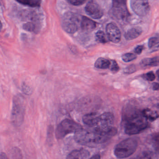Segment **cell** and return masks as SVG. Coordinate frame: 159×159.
<instances>
[{
    "mask_svg": "<svg viewBox=\"0 0 159 159\" xmlns=\"http://www.w3.org/2000/svg\"><path fill=\"white\" fill-rule=\"evenodd\" d=\"M74 139L80 145L95 147L105 143L111 138L94 130L89 131L81 128L75 133Z\"/></svg>",
    "mask_w": 159,
    "mask_h": 159,
    "instance_id": "obj_1",
    "label": "cell"
},
{
    "mask_svg": "<svg viewBox=\"0 0 159 159\" xmlns=\"http://www.w3.org/2000/svg\"><path fill=\"white\" fill-rule=\"evenodd\" d=\"M128 116L125 125V132L127 134H139L148 126V120L142 115L141 111H135Z\"/></svg>",
    "mask_w": 159,
    "mask_h": 159,
    "instance_id": "obj_2",
    "label": "cell"
},
{
    "mask_svg": "<svg viewBox=\"0 0 159 159\" xmlns=\"http://www.w3.org/2000/svg\"><path fill=\"white\" fill-rule=\"evenodd\" d=\"M138 147L136 139L128 138L119 143L114 149L115 156L119 159L127 158L134 153Z\"/></svg>",
    "mask_w": 159,
    "mask_h": 159,
    "instance_id": "obj_3",
    "label": "cell"
},
{
    "mask_svg": "<svg viewBox=\"0 0 159 159\" xmlns=\"http://www.w3.org/2000/svg\"><path fill=\"white\" fill-rule=\"evenodd\" d=\"M25 100L21 95L16 96L13 100L11 120L16 126L21 125L24 121L25 114Z\"/></svg>",
    "mask_w": 159,
    "mask_h": 159,
    "instance_id": "obj_4",
    "label": "cell"
},
{
    "mask_svg": "<svg viewBox=\"0 0 159 159\" xmlns=\"http://www.w3.org/2000/svg\"><path fill=\"white\" fill-rule=\"evenodd\" d=\"M81 128V125L78 123L70 119H65L57 125L56 130V137L57 139H62L67 135L75 133Z\"/></svg>",
    "mask_w": 159,
    "mask_h": 159,
    "instance_id": "obj_5",
    "label": "cell"
},
{
    "mask_svg": "<svg viewBox=\"0 0 159 159\" xmlns=\"http://www.w3.org/2000/svg\"><path fill=\"white\" fill-rule=\"evenodd\" d=\"M80 19L77 14L68 12L65 13L62 18V27L67 33L74 34L79 29Z\"/></svg>",
    "mask_w": 159,
    "mask_h": 159,
    "instance_id": "obj_6",
    "label": "cell"
},
{
    "mask_svg": "<svg viewBox=\"0 0 159 159\" xmlns=\"http://www.w3.org/2000/svg\"><path fill=\"white\" fill-rule=\"evenodd\" d=\"M111 13L114 18L125 20L129 17L130 13L127 10L125 1H113Z\"/></svg>",
    "mask_w": 159,
    "mask_h": 159,
    "instance_id": "obj_7",
    "label": "cell"
},
{
    "mask_svg": "<svg viewBox=\"0 0 159 159\" xmlns=\"http://www.w3.org/2000/svg\"><path fill=\"white\" fill-rule=\"evenodd\" d=\"M131 7L133 11L140 17L147 16L150 9L148 2L141 0L131 1Z\"/></svg>",
    "mask_w": 159,
    "mask_h": 159,
    "instance_id": "obj_8",
    "label": "cell"
},
{
    "mask_svg": "<svg viewBox=\"0 0 159 159\" xmlns=\"http://www.w3.org/2000/svg\"><path fill=\"white\" fill-rule=\"evenodd\" d=\"M85 11L88 16L95 19H99L103 16V11L99 4L94 1L88 2L85 7Z\"/></svg>",
    "mask_w": 159,
    "mask_h": 159,
    "instance_id": "obj_9",
    "label": "cell"
},
{
    "mask_svg": "<svg viewBox=\"0 0 159 159\" xmlns=\"http://www.w3.org/2000/svg\"><path fill=\"white\" fill-rule=\"evenodd\" d=\"M106 32L108 39L113 43L120 42L121 38L120 30L113 23H109L106 26Z\"/></svg>",
    "mask_w": 159,
    "mask_h": 159,
    "instance_id": "obj_10",
    "label": "cell"
},
{
    "mask_svg": "<svg viewBox=\"0 0 159 159\" xmlns=\"http://www.w3.org/2000/svg\"><path fill=\"white\" fill-rule=\"evenodd\" d=\"M20 15L23 20L25 21L28 20L31 21L29 22L40 24V16L36 11L33 10H25L22 11Z\"/></svg>",
    "mask_w": 159,
    "mask_h": 159,
    "instance_id": "obj_11",
    "label": "cell"
},
{
    "mask_svg": "<svg viewBox=\"0 0 159 159\" xmlns=\"http://www.w3.org/2000/svg\"><path fill=\"white\" fill-rule=\"evenodd\" d=\"M90 156L89 151L85 149L75 150L69 153L66 159H88Z\"/></svg>",
    "mask_w": 159,
    "mask_h": 159,
    "instance_id": "obj_12",
    "label": "cell"
},
{
    "mask_svg": "<svg viewBox=\"0 0 159 159\" xmlns=\"http://www.w3.org/2000/svg\"><path fill=\"white\" fill-rule=\"evenodd\" d=\"M82 30L87 32H91L96 28L97 24L95 21L85 16L82 17L80 23Z\"/></svg>",
    "mask_w": 159,
    "mask_h": 159,
    "instance_id": "obj_13",
    "label": "cell"
},
{
    "mask_svg": "<svg viewBox=\"0 0 159 159\" xmlns=\"http://www.w3.org/2000/svg\"><path fill=\"white\" fill-rule=\"evenodd\" d=\"M158 65H159V57L158 56L152 57V58H144L140 61L139 63L140 67L143 69L157 66Z\"/></svg>",
    "mask_w": 159,
    "mask_h": 159,
    "instance_id": "obj_14",
    "label": "cell"
},
{
    "mask_svg": "<svg viewBox=\"0 0 159 159\" xmlns=\"http://www.w3.org/2000/svg\"><path fill=\"white\" fill-rule=\"evenodd\" d=\"M98 116V115L95 112L87 113L83 117V121L84 124L93 128L96 123Z\"/></svg>",
    "mask_w": 159,
    "mask_h": 159,
    "instance_id": "obj_15",
    "label": "cell"
},
{
    "mask_svg": "<svg viewBox=\"0 0 159 159\" xmlns=\"http://www.w3.org/2000/svg\"><path fill=\"white\" fill-rule=\"evenodd\" d=\"M142 32L141 28L134 27L130 29L125 34V38L127 40H132L138 38Z\"/></svg>",
    "mask_w": 159,
    "mask_h": 159,
    "instance_id": "obj_16",
    "label": "cell"
},
{
    "mask_svg": "<svg viewBox=\"0 0 159 159\" xmlns=\"http://www.w3.org/2000/svg\"><path fill=\"white\" fill-rule=\"evenodd\" d=\"M23 28L26 31L38 33L40 30L41 25L39 24L32 22H27L23 25Z\"/></svg>",
    "mask_w": 159,
    "mask_h": 159,
    "instance_id": "obj_17",
    "label": "cell"
},
{
    "mask_svg": "<svg viewBox=\"0 0 159 159\" xmlns=\"http://www.w3.org/2000/svg\"><path fill=\"white\" fill-rule=\"evenodd\" d=\"M94 66L98 69H107L110 67L111 61L103 57H99L97 59Z\"/></svg>",
    "mask_w": 159,
    "mask_h": 159,
    "instance_id": "obj_18",
    "label": "cell"
},
{
    "mask_svg": "<svg viewBox=\"0 0 159 159\" xmlns=\"http://www.w3.org/2000/svg\"><path fill=\"white\" fill-rule=\"evenodd\" d=\"M141 113L148 120H150L151 121L155 120L159 116L158 113L156 111H152V110L148 108L143 110L141 111Z\"/></svg>",
    "mask_w": 159,
    "mask_h": 159,
    "instance_id": "obj_19",
    "label": "cell"
},
{
    "mask_svg": "<svg viewBox=\"0 0 159 159\" xmlns=\"http://www.w3.org/2000/svg\"><path fill=\"white\" fill-rule=\"evenodd\" d=\"M17 2L23 5L30 7H39L40 6L41 1L38 0H30V1H17Z\"/></svg>",
    "mask_w": 159,
    "mask_h": 159,
    "instance_id": "obj_20",
    "label": "cell"
},
{
    "mask_svg": "<svg viewBox=\"0 0 159 159\" xmlns=\"http://www.w3.org/2000/svg\"><path fill=\"white\" fill-rule=\"evenodd\" d=\"M95 37L96 40L99 43L105 44L108 42L106 34L102 30H98L97 31L96 33Z\"/></svg>",
    "mask_w": 159,
    "mask_h": 159,
    "instance_id": "obj_21",
    "label": "cell"
},
{
    "mask_svg": "<svg viewBox=\"0 0 159 159\" xmlns=\"http://www.w3.org/2000/svg\"><path fill=\"white\" fill-rule=\"evenodd\" d=\"M137 56L134 54L132 53H127L123 55L122 56V59L124 62L128 63V62H131L133 60L136 59Z\"/></svg>",
    "mask_w": 159,
    "mask_h": 159,
    "instance_id": "obj_22",
    "label": "cell"
},
{
    "mask_svg": "<svg viewBox=\"0 0 159 159\" xmlns=\"http://www.w3.org/2000/svg\"><path fill=\"white\" fill-rule=\"evenodd\" d=\"M142 77L144 80L150 82L153 81L156 78L155 74L152 71H149L146 74H143Z\"/></svg>",
    "mask_w": 159,
    "mask_h": 159,
    "instance_id": "obj_23",
    "label": "cell"
},
{
    "mask_svg": "<svg viewBox=\"0 0 159 159\" xmlns=\"http://www.w3.org/2000/svg\"><path fill=\"white\" fill-rule=\"evenodd\" d=\"M158 44H159V38L157 37H152L149 39L148 45L150 49H152L153 47H155L156 45L158 46Z\"/></svg>",
    "mask_w": 159,
    "mask_h": 159,
    "instance_id": "obj_24",
    "label": "cell"
},
{
    "mask_svg": "<svg viewBox=\"0 0 159 159\" xmlns=\"http://www.w3.org/2000/svg\"><path fill=\"white\" fill-rule=\"evenodd\" d=\"M136 71V67L134 65H131L126 67L124 70V73L126 74H131Z\"/></svg>",
    "mask_w": 159,
    "mask_h": 159,
    "instance_id": "obj_25",
    "label": "cell"
},
{
    "mask_svg": "<svg viewBox=\"0 0 159 159\" xmlns=\"http://www.w3.org/2000/svg\"><path fill=\"white\" fill-rule=\"evenodd\" d=\"M110 67L111 70L113 73H116L120 70L119 65L117 64V62L114 60L111 61V66Z\"/></svg>",
    "mask_w": 159,
    "mask_h": 159,
    "instance_id": "obj_26",
    "label": "cell"
},
{
    "mask_svg": "<svg viewBox=\"0 0 159 159\" xmlns=\"http://www.w3.org/2000/svg\"><path fill=\"white\" fill-rule=\"evenodd\" d=\"M133 159H152V158L148 153L146 152H143L139 154Z\"/></svg>",
    "mask_w": 159,
    "mask_h": 159,
    "instance_id": "obj_27",
    "label": "cell"
},
{
    "mask_svg": "<svg viewBox=\"0 0 159 159\" xmlns=\"http://www.w3.org/2000/svg\"><path fill=\"white\" fill-rule=\"evenodd\" d=\"M68 2L69 3L71 4V5H74V6H80V5H83L84 3H85V1H68Z\"/></svg>",
    "mask_w": 159,
    "mask_h": 159,
    "instance_id": "obj_28",
    "label": "cell"
},
{
    "mask_svg": "<svg viewBox=\"0 0 159 159\" xmlns=\"http://www.w3.org/2000/svg\"><path fill=\"white\" fill-rule=\"evenodd\" d=\"M144 49V46L143 45H138L134 49V52L136 54L140 55L143 52Z\"/></svg>",
    "mask_w": 159,
    "mask_h": 159,
    "instance_id": "obj_29",
    "label": "cell"
},
{
    "mask_svg": "<svg viewBox=\"0 0 159 159\" xmlns=\"http://www.w3.org/2000/svg\"><path fill=\"white\" fill-rule=\"evenodd\" d=\"M23 92L25 93V94H30L31 93V89L28 86L26 85H24L23 86Z\"/></svg>",
    "mask_w": 159,
    "mask_h": 159,
    "instance_id": "obj_30",
    "label": "cell"
},
{
    "mask_svg": "<svg viewBox=\"0 0 159 159\" xmlns=\"http://www.w3.org/2000/svg\"><path fill=\"white\" fill-rule=\"evenodd\" d=\"M159 85L158 83H155L153 84V86H152V89L154 91H158L159 90Z\"/></svg>",
    "mask_w": 159,
    "mask_h": 159,
    "instance_id": "obj_31",
    "label": "cell"
},
{
    "mask_svg": "<svg viewBox=\"0 0 159 159\" xmlns=\"http://www.w3.org/2000/svg\"><path fill=\"white\" fill-rule=\"evenodd\" d=\"M0 159H9V158L4 152H1L0 153Z\"/></svg>",
    "mask_w": 159,
    "mask_h": 159,
    "instance_id": "obj_32",
    "label": "cell"
},
{
    "mask_svg": "<svg viewBox=\"0 0 159 159\" xmlns=\"http://www.w3.org/2000/svg\"><path fill=\"white\" fill-rule=\"evenodd\" d=\"M89 159H101V157L99 154H95Z\"/></svg>",
    "mask_w": 159,
    "mask_h": 159,
    "instance_id": "obj_33",
    "label": "cell"
},
{
    "mask_svg": "<svg viewBox=\"0 0 159 159\" xmlns=\"http://www.w3.org/2000/svg\"><path fill=\"white\" fill-rule=\"evenodd\" d=\"M2 23L1 21L0 20V31L2 30Z\"/></svg>",
    "mask_w": 159,
    "mask_h": 159,
    "instance_id": "obj_34",
    "label": "cell"
}]
</instances>
